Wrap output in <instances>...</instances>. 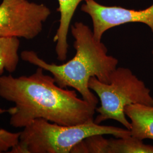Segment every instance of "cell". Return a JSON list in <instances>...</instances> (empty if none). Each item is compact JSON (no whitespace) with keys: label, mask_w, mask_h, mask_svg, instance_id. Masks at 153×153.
Returning a JSON list of instances; mask_svg holds the SVG:
<instances>
[{"label":"cell","mask_w":153,"mask_h":153,"mask_svg":"<svg viewBox=\"0 0 153 153\" xmlns=\"http://www.w3.org/2000/svg\"><path fill=\"white\" fill-rule=\"evenodd\" d=\"M43 71L38 67L29 76H0V97L14 104L7 109L12 126L25 128L36 119L67 126L94 120L96 106L79 98L75 90L61 88Z\"/></svg>","instance_id":"1"},{"label":"cell","mask_w":153,"mask_h":153,"mask_svg":"<svg viewBox=\"0 0 153 153\" xmlns=\"http://www.w3.org/2000/svg\"><path fill=\"white\" fill-rule=\"evenodd\" d=\"M71 30L75 40L76 55L66 63L49 64L33 51H22L21 57L25 62L49 71L58 86L74 88L83 99L97 107L98 98L88 87L89 80L95 76L100 82L108 83L119 60L107 54L105 45L95 38L93 30L86 25L76 22Z\"/></svg>","instance_id":"2"},{"label":"cell","mask_w":153,"mask_h":153,"mask_svg":"<svg viewBox=\"0 0 153 153\" xmlns=\"http://www.w3.org/2000/svg\"><path fill=\"white\" fill-rule=\"evenodd\" d=\"M19 142L10 153H71L78 143L95 134L115 137L131 136L130 131L114 126H102L94 120L75 126H61L36 119L23 128Z\"/></svg>","instance_id":"3"},{"label":"cell","mask_w":153,"mask_h":153,"mask_svg":"<svg viewBox=\"0 0 153 153\" xmlns=\"http://www.w3.org/2000/svg\"><path fill=\"white\" fill-rule=\"evenodd\" d=\"M88 87L100 100V106L96 108L98 115L94 119L98 124L114 120L130 130L131 123L125 114L126 107L134 104L153 105L150 90L128 68L117 67L108 83L100 82L93 76L89 80Z\"/></svg>","instance_id":"4"},{"label":"cell","mask_w":153,"mask_h":153,"mask_svg":"<svg viewBox=\"0 0 153 153\" xmlns=\"http://www.w3.org/2000/svg\"><path fill=\"white\" fill-rule=\"evenodd\" d=\"M51 11L28 0H2L0 4V38L31 40L42 33Z\"/></svg>","instance_id":"5"},{"label":"cell","mask_w":153,"mask_h":153,"mask_svg":"<svg viewBox=\"0 0 153 153\" xmlns=\"http://www.w3.org/2000/svg\"><path fill=\"white\" fill-rule=\"evenodd\" d=\"M81 11L90 16L95 38L102 41L104 33L112 28L129 23L147 25L153 33V4L141 10L117 6H104L95 0H88L81 6Z\"/></svg>","instance_id":"6"},{"label":"cell","mask_w":153,"mask_h":153,"mask_svg":"<svg viewBox=\"0 0 153 153\" xmlns=\"http://www.w3.org/2000/svg\"><path fill=\"white\" fill-rule=\"evenodd\" d=\"M88 0H57L59 2L58 11L60 13L59 26L53 38L56 43L55 51L57 59L60 61L66 60L69 45L68 35L71 20L77 7L82 2Z\"/></svg>","instance_id":"7"},{"label":"cell","mask_w":153,"mask_h":153,"mask_svg":"<svg viewBox=\"0 0 153 153\" xmlns=\"http://www.w3.org/2000/svg\"><path fill=\"white\" fill-rule=\"evenodd\" d=\"M130 119L131 136L140 140H153V105L134 104L125 108Z\"/></svg>","instance_id":"8"},{"label":"cell","mask_w":153,"mask_h":153,"mask_svg":"<svg viewBox=\"0 0 153 153\" xmlns=\"http://www.w3.org/2000/svg\"><path fill=\"white\" fill-rule=\"evenodd\" d=\"M20 41L17 38H0V75L4 71H16L19 61ZM7 112L0 108V115Z\"/></svg>","instance_id":"9"},{"label":"cell","mask_w":153,"mask_h":153,"mask_svg":"<svg viewBox=\"0 0 153 153\" xmlns=\"http://www.w3.org/2000/svg\"><path fill=\"white\" fill-rule=\"evenodd\" d=\"M109 140V153H153V145L131 136Z\"/></svg>","instance_id":"10"},{"label":"cell","mask_w":153,"mask_h":153,"mask_svg":"<svg viewBox=\"0 0 153 153\" xmlns=\"http://www.w3.org/2000/svg\"><path fill=\"white\" fill-rule=\"evenodd\" d=\"M71 153H109V140L103 134L93 135L78 143Z\"/></svg>","instance_id":"11"},{"label":"cell","mask_w":153,"mask_h":153,"mask_svg":"<svg viewBox=\"0 0 153 153\" xmlns=\"http://www.w3.org/2000/svg\"><path fill=\"white\" fill-rule=\"evenodd\" d=\"M20 132L13 133L0 129V153L5 152L16 146L19 142Z\"/></svg>","instance_id":"12"},{"label":"cell","mask_w":153,"mask_h":153,"mask_svg":"<svg viewBox=\"0 0 153 153\" xmlns=\"http://www.w3.org/2000/svg\"><path fill=\"white\" fill-rule=\"evenodd\" d=\"M152 56H153V59H152V62H153V49L152 52Z\"/></svg>","instance_id":"13"}]
</instances>
